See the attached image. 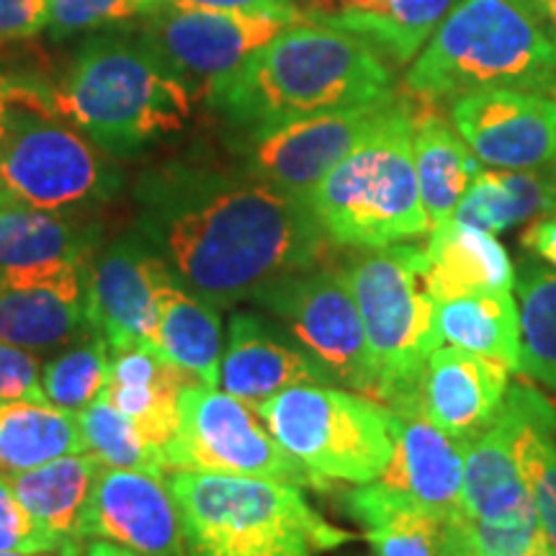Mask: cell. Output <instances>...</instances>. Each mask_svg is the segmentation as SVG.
<instances>
[{
	"mask_svg": "<svg viewBox=\"0 0 556 556\" xmlns=\"http://www.w3.org/2000/svg\"><path fill=\"white\" fill-rule=\"evenodd\" d=\"M176 281L217 307L315 266L328 240L307 201L268 180H199L163 191L148 217Z\"/></svg>",
	"mask_w": 556,
	"mask_h": 556,
	"instance_id": "6da1fadb",
	"label": "cell"
},
{
	"mask_svg": "<svg viewBox=\"0 0 556 556\" xmlns=\"http://www.w3.org/2000/svg\"><path fill=\"white\" fill-rule=\"evenodd\" d=\"M392 96V70L377 47L302 16L214 86L206 101L229 124L261 137L307 116Z\"/></svg>",
	"mask_w": 556,
	"mask_h": 556,
	"instance_id": "7a4b0ae2",
	"label": "cell"
},
{
	"mask_svg": "<svg viewBox=\"0 0 556 556\" xmlns=\"http://www.w3.org/2000/svg\"><path fill=\"white\" fill-rule=\"evenodd\" d=\"M52 99L67 122L116 157L184 129L193 101L148 41L111 34L83 41Z\"/></svg>",
	"mask_w": 556,
	"mask_h": 556,
	"instance_id": "3957f363",
	"label": "cell"
},
{
	"mask_svg": "<svg viewBox=\"0 0 556 556\" xmlns=\"http://www.w3.org/2000/svg\"><path fill=\"white\" fill-rule=\"evenodd\" d=\"M417 99L523 88L556 99V41L526 0H458L407 70Z\"/></svg>",
	"mask_w": 556,
	"mask_h": 556,
	"instance_id": "277c9868",
	"label": "cell"
},
{
	"mask_svg": "<svg viewBox=\"0 0 556 556\" xmlns=\"http://www.w3.org/2000/svg\"><path fill=\"white\" fill-rule=\"evenodd\" d=\"M189 556H317L356 536L276 479L178 469L168 477Z\"/></svg>",
	"mask_w": 556,
	"mask_h": 556,
	"instance_id": "5b68a950",
	"label": "cell"
},
{
	"mask_svg": "<svg viewBox=\"0 0 556 556\" xmlns=\"http://www.w3.org/2000/svg\"><path fill=\"white\" fill-rule=\"evenodd\" d=\"M413 109L394 99L377 127L315 186L307 206L330 242L387 248L430 229L415 170Z\"/></svg>",
	"mask_w": 556,
	"mask_h": 556,
	"instance_id": "8992f818",
	"label": "cell"
},
{
	"mask_svg": "<svg viewBox=\"0 0 556 556\" xmlns=\"http://www.w3.org/2000/svg\"><path fill=\"white\" fill-rule=\"evenodd\" d=\"M340 274L351 287L364 323L377 371V400L392 407L420 394L428 358L443 345L426 248L407 242L374 248L353 258Z\"/></svg>",
	"mask_w": 556,
	"mask_h": 556,
	"instance_id": "52a82bcc",
	"label": "cell"
},
{
	"mask_svg": "<svg viewBox=\"0 0 556 556\" xmlns=\"http://www.w3.org/2000/svg\"><path fill=\"white\" fill-rule=\"evenodd\" d=\"M3 83L5 137L0 186L11 199L50 212L99 204L119 189V173L96 142L62 122L54 99L26 83Z\"/></svg>",
	"mask_w": 556,
	"mask_h": 556,
	"instance_id": "ba28073f",
	"label": "cell"
},
{
	"mask_svg": "<svg viewBox=\"0 0 556 556\" xmlns=\"http://www.w3.org/2000/svg\"><path fill=\"white\" fill-rule=\"evenodd\" d=\"M253 407L325 490L330 482H377L397 448L392 409L351 389L296 384Z\"/></svg>",
	"mask_w": 556,
	"mask_h": 556,
	"instance_id": "9c48e42d",
	"label": "cell"
},
{
	"mask_svg": "<svg viewBox=\"0 0 556 556\" xmlns=\"http://www.w3.org/2000/svg\"><path fill=\"white\" fill-rule=\"evenodd\" d=\"M165 454L173 471H217L325 490L276 441L258 409L199 381L180 394V426Z\"/></svg>",
	"mask_w": 556,
	"mask_h": 556,
	"instance_id": "30bf717a",
	"label": "cell"
},
{
	"mask_svg": "<svg viewBox=\"0 0 556 556\" xmlns=\"http://www.w3.org/2000/svg\"><path fill=\"white\" fill-rule=\"evenodd\" d=\"M255 302L287 328L328 384L377 400V371L364 323L343 274L309 266L278 278Z\"/></svg>",
	"mask_w": 556,
	"mask_h": 556,
	"instance_id": "8fae6325",
	"label": "cell"
},
{
	"mask_svg": "<svg viewBox=\"0 0 556 556\" xmlns=\"http://www.w3.org/2000/svg\"><path fill=\"white\" fill-rule=\"evenodd\" d=\"M142 39L176 78L189 88L191 99L212 93L214 86L238 70L250 54L266 47L276 34L302 18L287 11H197L157 3L144 13Z\"/></svg>",
	"mask_w": 556,
	"mask_h": 556,
	"instance_id": "7c38bea8",
	"label": "cell"
},
{
	"mask_svg": "<svg viewBox=\"0 0 556 556\" xmlns=\"http://www.w3.org/2000/svg\"><path fill=\"white\" fill-rule=\"evenodd\" d=\"M454 124L486 168L544 170L556 160V99L523 88L471 90L451 103Z\"/></svg>",
	"mask_w": 556,
	"mask_h": 556,
	"instance_id": "4fadbf2b",
	"label": "cell"
},
{
	"mask_svg": "<svg viewBox=\"0 0 556 556\" xmlns=\"http://www.w3.org/2000/svg\"><path fill=\"white\" fill-rule=\"evenodd\" d=\"M392 99L325 111L253 137L250 176L307 201L315 186L377 127Z\"/></svg>",
	"mask_w": 556,
	"mask_h": 556,
	"instance_id": "5bb4252c",
	"label": "cell"
},
{
	"mask_svg": "<svg viewBox=\"0 0 556 556\" xmlns=\"http://www.w3.org/2000/svg\"><path fill=\"white\" fill-rule=\"evenodd\" d=\"M88 266L0 268V340L47 353L90 336Z\"/></svg>",
	"mask_w": 556,
	"mask_h": 556,
	"instance_id": "9a60e30c",
	"label": "cell"
},
{
	"mask_svg": "<svg viewBox=\"0 0 556 556\" xmlns=\"http://www.w3.org/2000/svg\"><path fill=\"white\" fill-rule=\"evenodd\" d=\"M173 281L168 261L139 238L111 242L88 266L90 328L106 338L109 348L155 345L160 294Z\"/></svg>",
	"mask_w": 556,
	"mask_h": 556,
	"instance_id": "2e32d148",
	"label": "cell"
},
{
	"mask_svg": "<svg viewBox=\"0 0 556 556\" xmlns=\"http://www.w3.org/2000/svg\"><path fill=\"white\" fill-rule=\"evenodd\" d=\"M86 539L119 544L139 556H186L180 510L165 475L103 467L88 503Z\"/></svg>",
	"mask_w": 556,
	"mask_h": 556,
	"instance_id": "e0dca14e",
	"label": "cell"
},
{
	"mask_svg": "<svg viewBox=\"0 0 556 556\" xmlns=\"http://www.w3.org/2000/svg\"><path fill=\"white\" fill-rule=\"evenodd\" d=\"M397 417V448L377 482L435 513H462L467 443L443 433L422 409L420 394L389 407Z\"/></svg>",
	"mask_w": 556,
	"mask_h": 556,
	"instance_id": "ac0fdd59",
	"label": "cell"
},
{
	"mask_svg": "<svg viewBox=\"0 0 556 556\" xmlns=\"http://www.w3.org/2000/svg\"><path fill=\"white\" fill-rule=\"evenodd\" d=\"M507 368L456 345L435 348L420 381L422 409L443 433L471 441L503 409Z\"/></svg>",
	"mask_w": 556,
	"mask_h": 556,
	"instance_id": "d6986e66",
	"label": "cell"
},
{
	"mask_svg": "<svg viewBox=\"0 0 556 556\" xmlns=\"http://www.w3.org/2000/svg\"><path fill=\"white\" fill-rule=\"evenodd\" d=\"M296 384H328V379L315 361L268 319L250 312L235 315L222 351L219 387L248 405H261Z\"/></svg>",
	"mask_w": 556,
	"mask_h": 556,
	"instance_id": "ffe728a7",
	"label": "cell"
},
{
	"mask_svg": "<svg viewBox=\"0 0 556 556\" xmlns=\"http://www.w3.org/2000/svg\"><path fill=\"white\" fill-rule=\"evenodd\" d=\"M458 0H302L304 18L356 34L394 62H409Z\"/></svg>",
	"mask_w": 556,
	"mask_h": 556,
	"instance_id": "44dd1931",
	"label": "cell"
},
{
	"mask_svg": "<svg viewBox=\"0 0 556 556\" xmlns=\"http://www.w3.org/2000/svg\"><path fill=\"white\" fill-rule=\"evenodd\" d=\"M191 381L152 343H131L111 348L103 397L122 409L152 443L168 448L180 426V394Z\"/></svg>",
	"mask_w": 556,
	"mask_h": 556,
	"instance_id": "7402d4cb",
	"label": "cell"
},
{
	"mask_svg": "<svg viewBox=\"0 0 556 556\" xmlns=\"http://www.w3.org/2000/svg\"><path fill=\"white\" fill-rule=\"evenodd\" d=\"M345 513L364 526L374 556H451L456 516L422 507L381 482L358 484L343 497Z\"/></svg>",
	"mask_w": 556,
	"mask_h": 556,
	"instance_id": "603a6c76",
	"label": "cell"
},
{
	"mask_svg": "<svg viewBox=\"0 0 556 556\" xmlns=\"http://www.w3.org/2000/svg\"><path fill=\"white\" fill-rule=\"evenodd\" d=\"M513 456L544 533V544L556 554V407L539 389L507 387L503 409Z\"/></svg>",
	"mask_w": 556,
	"mask_h": 556,
	"instance_id": "cb8c5ba5",
	"label": "cell"
},
{
	"mask_svg": "<svg viewBox=\"0 0 556 556\" xmlns=\"http://www.w3.org/2000/svg\"><path fill=\"white\" fill-rule=\"evenodd\" d=\"M426 253L435 302L516 287V266L495 235L456 219L430 229Z\"/></svg>",
	"mask_w": 556,
	"mask_h": 556,
	"instance_id": "d4e9b609",
	"label": "cell"
},
{
	"mask_svg": "<svg viewBox=\"0 0 556 556\" xmlns=\"http://www.w3.org/2000/svg\"><path fill=\"white\" fill-rule=\"evenodd\" d=\"M99 229L11 199L0 206V268H45L93 261Z\"/></svg>",
	"mask_w": 556,
	"mask_h": 556,
	"instance_id": "484cf974",
	"label": "cell"
},
{
	"mask_svg": "<svg viewBox=\"0 0 556 556\" xmlns=\"http://www.w3.org/2000/svg\"><path fill=\"white\" fill-rule=\"evenodd\" d=\"M101 462L93 454H70L29 471L9 475L26 513L70 544L86 541L88 503Z\"/></svg>",
	"mask_w": 556,
	"mask_h": 556,
	"instance_id": "4316f807",
	"label": "cell"
},
{
	"mask_svg": "<svg viewBox=\"0 0 556 556\" xmlns=\"http://www.w3.org/2000/svg\"><path fill=\"white\" fill-rule=\"evenodd\" d=\"M536 510L520 479L510 435L503 417H495L490 428L467 441L464 451L462 513L471 520L497 523L520 513Z\"/></svg>",
	"mask_w": 556,
	"mask_h": 556,
	"instance_id": "83f0119b",
	"label": "cell"
},
{
	"mask_svg": "<svg viewBox=\"0 0 556 556\" xmlns=\"http://www.w3.org/2000/svg\"><path fill=\"white\" fill-rule=\"evenodd\" d=\"M438 336L443 345H456L503 364L507 371L523 368L520 309L513 291H486L438 302Z\"/></svg>",
	"mask_w": 556,
	"mask_h": 556,
	"instance_id": "f1b7e54d",
	"label": "cell"
},
{
	"mask_svg": "<svg viewBox=\"0 0 556 556\" xmlns=\"http://www.w3.org/2000/svg\"><path fill=\"white\" fill-rule=\"evenodd\" d=\"M155 348L186 377L206 387H219L222 377V315L178 281L160 294Z\"/></svg>",
	"mask_w": 556,
	"mask_h": 556,
	"instance_id": "f546056e",
	"label": "cell"
},
{
	"mask_svg": "<svg viewBox=\"0 0 556 556\" xmlns=\"http://www.w3.org/2000/svg\"><path fill=\"white\" fill-rule=\"evenodd\" d=\"M415 124V170L420 184V199L426 206L430 229L454 219L458 201L477 178L479 160L464 142L454 124L426 111L413 116Z\"/></svg>",
	"mask_w": 556,
	"mask_h": 556,
	"instance_id": "4dcf8cb0",
	"label": "cell"
},
{
	"mask_svg": "<svg viewBox=\"0 0 556 556\" xmlns=\"http://www.w3.org/2000/svg\"><path fill=\"white\" fill-rule=\"evenodd\" d=\"M556 208V176L544 170H479L458 201L454 219L497 235Z\"/></svg>",
	"mask_w": 556,
	"mask_h": 556,
	"instance_id": "1f68e13d",
	"label": "cell"
},
{
	"mask_svg": "<svg viewBox=\"0 0 556 556\" xmlns=\"http://www.w3.org/2000/svg\"><path fill=\"white\" fill-rule=\"evenodd\" d=\"M70 454H88L78 415L50 402H0L3 475L29 471Z\"/></svg>",
	"mask_w": 556,
	"mask_h": 556,
	"instance_id": "d6a6232c",
	"label": "cell"
},
{
	"mask_svg": "<svg viewBox=\"0 0 556 556\" xmlns=\"http://www.w3.org/2000/svg\"><path fill=\"white\" fill-rule=\"evenodd\" d=\"M516 299L523 338L520 374L556 394V268L539 258H523L516 268Z\"/></svg>",
	"mask_w": 556,
	"mask_h": 556,
	"instance_id": "836d02e7",
	"label": "cell"
},
{
	"mask_svg": "<svg viewBox=\"0 0 556 556\" xmlns=\"http://www.w3.org/2000/svg\"><path fill=\"white\" fill-rule=\"evenodd\" d=\"M83 438L88 454H93L103 467L139 469L152 475H165L170 469L168 454L163 446L152 443L148 435L103 397L78 413Z\"/></svg>",
	"mask_w": 556,
	"mask_h": 556,
	"instance_id": "e575fe53",
	"label": "cell"
},
{
	"mask_svg": "<svg viewBox=\"0 0 556 556\" xmlns=\"http://www.w3.org/2000/svg\"><path fill=\"white\" fill-rule=\"evenodd\" d=\"M111 348L106 338L90 332L83 343H73L41 368V384L50 405L78 415L93 405L109 384Z\"/></svg>",
	"mask_w": 556,
	"mask_h": 556,
	"instance_id": "d590c367",
	"label": "cell"
},
{
	"mask_svg": "<svg viewBox=\"0 0 556 556\" xmlns=\"http://www.w3.org/2000/svg\"><path fill=\"white\" fill-rule=\"evenodd\" d=\"M0 552L86 556L80 544L60 539L58 533L47 531L26 513V507L18 503L16 492H13L9 475L3 471H0Z\"/></svg>",
	"mask_w": 556,
	"mask_h": 556,
	"instance_id": "8d00e7d4",
	"label": "cell"
},
{
	"mask_svg": "<svg viewBox=\"0 0 556 556\" xmlns=\"http://www.w3.org/2000/svg\"><path fill=\"white\" fill-rule=\"evenodd\" d=\"M462 531L475 556H526L544 546V533L536 510L520 513L516 518L484 523L462 513Z\"/></svg>",
	"mask_w": 556,
	"mask_h": 556,
	"instance_id": "74e56055",
	"label": "cell"
},
{
	"mask_svg": "<svg viewBox=\"0 0 556 556\" xmlns=\"http://www.w3.org/2000/svg\"><path fill=\"white\" fill-rule=\"evenodd\" d=\"M160 0H52L50 29L52 37H70V34L99 29L131 16H144Z\"/></svg>",
	"mask_w": 556,
	"mask_h": 556,
	"instance_id": "f35d334b",
	"label": "cell"
},
{
	"mask_svg": "<svg viewBox=\"0 0 556 556\" xmlns=\"http://www.w3.org/2000/svg\"><path fill=\"white\" fill-rule=\"evenodd\" d=\"M41 368L37 353L0 340V402H47Z\"/></svg>",
	"mask_w": 556,
	"mask_h": 556,
	"instance_id": "ab89813d",
	"label": "cell"
},
{
	"mask_svg": "<svg viewBox=\"0 0 556 556\" xmlns=\"http://www.w3.org/2000/svg\"><path fill=\"white\" fill-rule=\"evenodd\" d=\"M52 0H0V39H24L50 26Z\"/></svg>",
	"mask_w": 556,
	"mask_h": 556,
	"instance_id": "60d3db41",
	"label": "cell"
},
{
	"mask_svg": "<svg viewBox=\"0 0 556 556\" xmlns=\"http://www.w3.org/2000/svg\"><path fill=\"white\" fill-rule=\"evenodd\" d=\"M520 245L528 255L556 268V212L533 219L526 227V232L520 235Z\"/></svg>",
	"mask_w": 556,
	"mask_h": 556,
	"instance_id": "b9f144b4",
	"label": "cell"
},
{
	"mask_svg": "<svg viewBox=\"0 0 556 556\" xmlns=\"http://www.w3.org/2000/svg\"><path fill=\"white\" fill-rule=\"evenodd\" d=\"M160 3L178 5V9L197 11H287L294 9L291 0H160Z\"/></svg>",
	"mask_w": 556,
	"mask_h": 556,
	"instance_id": "7bdbcfd3",
	"label": "cell"
},
{
	"mask_svg": "<svg viewBox=\"0 0 556 556\" xmlns=\"http://www.w3.org/2000/svg\"><path fill=\"white\" fill-rule=\"evenodd\" d=\"M526 3L531 5L533 13H536L541 24L546 26V31L556 41V0H526Z\"/></svg>",
	"mask_w": 556,
	"mask_h": 556,
	"instance_id": "ee69618b",
	"label": "cell"
},
{
	"mask_svg": "<svg viewBox=\"0 0 556 556\" xmlns=\"http://www.w3.org/2000/svg\"><path fill=\"white\" fill-rule=\"evenodd\" d=\"M86 556H139V554L129 552V548H124L119 544H111V541L96 539L93 544H88Z\"/></svg>",
	"mask_w": 556,
	"mask_h": 556,
	"instance_id": "f6af8a7d",
	"label": "cell"
},
{
	"mask_svg": "<svg viewBox=\"0 0 556 556\" xmlns=\"http://www.w3.org/2000/svg\"><path fill=\"white\" fill-rule=\"evenodd\" d=\"M451 556H475V554H471V548L467 546V539H464L462 513L456 516V544H454V552H451Z\"/></svg>",
	"mask_w": 556,
	"mask_h": 556,
	"instance_id": "bcb514c9",
	"label": "cell"
},
{
	"mask_svg": "<svg viewBox=\"0 0 556 556\" xmlns=\"http://www.w3.org/2000/svg\"><path fill=\"white\" fill-rule=\"evenodd\" d=\"M5 137V93H3V83H0V144H3Z\"/></svg>",
	"mask_w": 556,
	"mask_h": 556,
	"instance_id": "7dc6e473",
	"label": "cell"
},
{
	"mask_svg": "<svg viewBox=\"0 0 556 556\" xmlns=\"http://www.w3.org/2000/svg\"><path fill=\"white\" fill-rule=\"evenodd\" d=\"M526 556H556L554 552H552V548H548L546 544L544 546H539V548H533V552L531 554H526Z\"/></svg>",
	"mask_w": 556,
	"mask_h": 556,
	"instance_id": "c3c4849f",
	"label": "cell"
},
{
	"mask_svg": "<svg viewBox=\"0 0 556 556\" xmlns=\"http://www.w3.org/2000/svg\"><path fill=\"white\" fill-rule=\"evenodd\" d=\"M0 556H62V554H24V552H0Z\"/></svg>",
	"mask_w": 556,
	"mask_h": 556,
	"instance_id": "681fc988",
	"label": "cell"
},
{
	"mask_svg": "<svg viewBox=\"0 0 556 556\" xmlns=\"http://www.w3.org/2000/svg\"><path fill=\"white\" fill-rule=\"evenodd\" d=\"M5 201H11V197H9V191H5L3 186H0V206H3Z\"/></svg>",
	"mask_w": 556,
	"mask_h": 556,
	"instance_id": "f907efd6",
	"label": "cell"
},
{
	"mask_svg": "<svg viewBox=\"0 0 556 556\" xmlns=\"http://www.w3.org/2000/svg\"><path fill=\"white\" fill-rule=\"evenodd\" d=\"M554 176H556V170H554Z\"/></svg>",
	"mask_w": 556,
	"mask_h": 556,
	"instance_id": "816d5d0a",
	"label": "cell"
}]
</instances>
